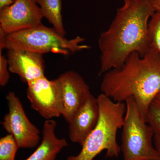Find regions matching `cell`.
Masks as SVG:
<instances>
[{
	"mask_svg": "<svg viewBox=\"0 0 160 160\" xmlns=\"http://www.w3.org/2000/svg\"><path fill=\"white\" fill-rule=\"evenodd\" d=\"M156 10L152 0H124L106 31L100 34L99 75L121 67L129 56L149 50L148 25Z\"/></svg>",
	"mask_w": 160,
	"mask_h": 160,
	"instance_id": "1",
	"label": "cell"
},
{
	"mask_svg": "<svg viewBox=\"0 0 160 160\" xmlns=\"http://www.w3.org/2000/svg\"><path fill=\"white\" fill-rule=\"evenodd\" d=\"M101 89L115 102L133 98L146 122L149 105L160 93V53L151 49L143 56L132 53L120 68L103 74Z\"/></svg>",
	"mask_w": 160,
	"mask_h": 160,
	"instance_id": "2",
	"label": "cell"
},
{
	"mask_svg": "<svg viewBox=\"0 0 160 160\" xmlns=\"http://www.w3.org/2000/svg\"><path fill=\"white\" fill-rule=\"evenodd\" d=\"M98 120L82 146V150L67 160H93L102 152L106 150V158H118L121 148L117 141L118 130L122 128L126 111L125 102H114L102 93L97 98Z\"/></svg>",
	"mask_w": 160,
	"mask_h": 160,
	"instance_id": "3",
	"label": "cell"
},
{
	"mask_svg": "<svg viewBox=\"0 0 160 160\" xmlns=\"http://www.w3.org/2000/svg\"><path fill=\"white\" fill-rule=\"evenodd\" d=\"M4 48L17 49L35 52L41 54L52 52L68 55L71 53L88 49L90 46L81 45L85 39L77 36L68 39L54 28L42 24L30 29L1 35Z\"/></svg>",
	"mask_w": 160,
	"mask_h": 160,
	"instance_id": "4",
	"label": "cell"
},
{
	"mask_svg": "<svg viewBox=\"0 0 160 160\" xmlns=\"http://www.w3.org/2000/svg\"><path fill=\"white\" fill-rule=\"evenodd\" d=\"M122 135L124 160H160L152 145L154 132L143 118L133 98L126 99Z\"/></svg>",
	"mask_w": 160,
	"mask_h": 160,
	"instance_id": "5",
	"label": "cell"
},
{
	"mask_svg": "<svg viewBox=\"0 0 160 160\" xmlns=\"http://www.w3.org/2000/svg\"><path fill=\"white\" fill-rule=\"evenodd\" d=\"M9 111L1 122L9 134L13 136L19 148H33L40 142L39 130L29 121L19 98L9 92L6 96Z\"/></svg>",
	"mask_w": 160,
	"mask_h": 160,
	"instance_id": "6",
	"label": "cell"
},
{
	"mask_svg": "<svg viewBox=\"0 0 160 160\" xmlns=\"http://www.w3.org/2000/svg\"><path fill=\"white\" fill-rule=\"evenodd\" d=\"M26 94L31 108L46 120L62 116L61 89L57 79L42 77L27 83Z\"/></svg>",
	"mask_w": 160,
	"mask_h": 160,
	"instance_id": "7",
	"label": "cell"
},
{
	"mask_svg": "<svg viewBox=\"0 0 160 160\" xmlns=\"http://www.w3.org/2000/svg\"><path fill=\"white\" fill-rule=\"evenodd\" d=\"M33 0H15L0 9V29L6 34L42 24L43 16Z\"/></svg>",
	"mask_w": 160,
	"mask_h": 160,
	"instance_id": "8",
	"label": "cell"
},
{
	"mask_svg": "<svg viewBox=\"0 0 160 160\" xmlns=\"http://www.w3.org/2000/svg\"><path fill=\"white\" fill-rule=\"evenodd\" d=\"M62 99V116L69 123L92 95L86 81L78 72L68 71L59 76Z\"/></svg>",
	"mask_w": 160,
	"mask_h": 160,
	"instance_id": "9",
	"label": "cell"
},
{
	"mask_svg": "<svg viewBox=\"0 0 160 160\" xmlns=\"http://www.w3.org/2000/svg\"><path fill=\"white\" fill-rule=\"evenodd\" d=\"M7 50L9 71L18 75L23 82L27 84L45 76L43 54L25 49Z\"/></svg>",
	"mask_w": 160,
	"mask_h": 160,
	"instance_id": "10",
	"label": "cell"
},
{
	"mask_svg": "<svg viewBox=\"0 0 160 160\" xmlns=\"http://www.w3.org/2000/svg\"><path fill=\"white\" fill-rule=\"evenodd\" d=\"M97 99L92 94L69 122V138L75 143L82 146L95 128L99 118Z\"/></svg>",
	"mask_w": 160,
	"mask_h": 160,
	"instance_id": "11",
	"label": "cell"
},
{
	"mask_svg": "<svg viewBox=\"0 0 160 160\" xmlns=\"http://www.w3.org/2000/svg\"><path fill=\"white\" fill-rule=\"evenodd\" d=\"M57 123L54 120H47L44 123L42 139L37 149L25 160H56L58 154L68 146L65 138L56 135Z\"/></svg>",
	"mask_w": 160,
	"mask_h": 160,
	"instance_id": "12",
	"label": "cell"
},
{
	"mask_svg": "<svg viewBox=\"0 0 160 160\" xmlns=\"http://www.w3.org/2000/svg\"><path fill=\"white\" fill-rule=\"evenodd\" d=\"M43 18H45L53 28L63 36L66 31L63 25L61 0H37Z\"/></svg>",
	"mask_w": 160,
	"mask_h": 160,
	"instance_id": "13",
	"label": "cell"
},
{
	"mask_svg": "<svg viewBox=\"0 0 160 160\" xmlns=\"http://www.w3.org/2000/svg\"><path fill=\"white\" fill-rule=\"evenodd\" d=\"M149 48L160 54V12L156 11L148 25Z\"/></svg>",
	"mask_w": 160,
	"mask_h": 160,
	"instance_id": "14",
	"label": "cell"
},
{
	"mask_svg": "<svg viewBox=\"0 0 160 160\" xmlns=\"http://www.w3.org/2000/svg\"><path fill=\"white\" fill-rule=\"evenodd\" d=\"M13 136L9 134L0 139V160H15L19 149Z\"/></svg>",
	"mask_w": 160,
	"mask_h": 160,
	"instance_id": "15",
	"label": "cell"
},
{
	"mask_svg": "<svg viewBox=\"0 0 160 160\" xmlns=\"http://www.w3.org/2000/svg\"><path fill=\"white\" fill-rule=\"evenodd\" d=\"M146 122L154 132L160 136V100L155 98L149 105L146 117Z\"/></svg>",
	"mask_w": 160,
	"mask_h": 160,
	"instance_id": "16",
	"label": "cell"
},
{
	"mask_svg": "<svg viewBox=\"0 0 160 160\" xmlns=\"http://www.w3.org/2000/svg\"><path fill=\"white\" fill-rule=\"evenodd\" d=\"M3 48H0V86L7 85L10 78L7 58L3 54Z\"/></svg>",
	"mask_w": 160,
	"mask_h": 160,
	"instance_id": "17",
	"label": "cell"
},
{
	"mask_svg": "<svg viewBox=\"0 0 160 160\" xmlns=\"http://www.w3.org/2000/svg\"><path fill=\"white\" fill-rule=\"evenodd\" d=\"M153 141L156 149L158 150L160 156V136L157 134H155L153 137Z\"/></svg>",
	"mask_w": 160,
	"mask_h": 160,
	"instance_id": "18",
	"label": "cell"
},
{
	"mask_svg": "<svg viewBox=\"0 0 160 160\" xmlns=\"http://www.w3.org/2000/svg\"><path fill=\"white\" fill-rule=\"evenodd\" d=\"M13 3V1L12 0H0V9L11 5Z\"/></svg>",
	"mask_w": 160,
	"mask_h": 160,
	"instance_id": "19",
	"label": "cell"
},
{
	"mask_svg": "<svg viewBox=\"0 0 160 160\" xmlns=\"http://www.w3.org/2000/svg\"><path fill=\"white\" fill-rule=\"evenodd\" d=\"M152 4L155 9L160 6V0H152Z\"/></svg>",
	"mask_w": 160,
	"mask_h": 160,
	"instance_id": "20",
	"label": "cell"
},
{
	"mask_svg": "<svg viewBox=\"0 0 160 160\" xmlns=\"http://www.w3.org/2000/svg\"><path fill=\"white\" fill-rule=\"evenodd\" d=\"M156 11H158L159 12H160V6L157 7V8H156Z\"/></svg>",
	"mask_w": 160,
	"mask_h": 160,
	"instance_id": "21",
	"label": "cell"
},
{
	"mask_svg": "<svg viewBox=\"0 0 160 160\" xmlns=\"http://www.w3.org/2000/svg\"><path fill=\"white\" fill-rule=\"evenodd\" d=\"M156 98L160 100V93L158 95V96L157 97V98Z\"/></svg>",
	"mask_w": 160,
	"mask_h": 160,
	"instance_id": "22",
	"label": "cell"
},
{
	"mask_svg": "<svg viewBox=\"0 0 160 160\" xmlns=\"http://www.w3.org/2000/svg\"><path fill=\"white\" fill-rule=\"evenodd\" d=\"M12 1H13V2H14V1H15V0H12ZM33 1H35V2H36V3H37V0H33Z\"/></svg>",
	"mask_w": 160,
	"mask_h": 160,
	"instance_id": "23",
	"label": "cell"
}]
</instances>
